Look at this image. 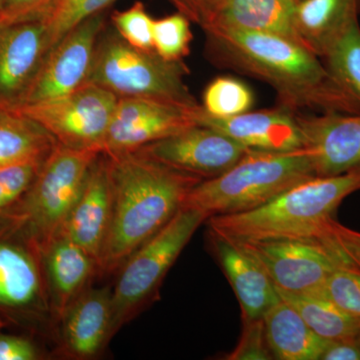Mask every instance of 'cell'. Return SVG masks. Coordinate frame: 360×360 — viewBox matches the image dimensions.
<instances>
[{
  "instance_id": "obj_1",
  "label": "cell",
  "mask_w": 360,
  "mask_h": 360,
  "mask_svg": "<svg viewBox=\"0 0 360 360\" xmlns=\"http://www.w3.org/2000/svg\"><path fill=\"white\" fill-rule=\"evenodd\" d=\"M205 32L217 63L266 82L283 106L360 113V103L336 82L321 58L297 42L233 28L210 27Z\"/></svg>"
},
{
  "instance_id": "obj_2",
  "label": "cell",
  "mask_w": 360,
  "mask_h": 360,
  "mask_svg": "<svg viewBox=\"0 0 360 360\" xmlns=\"http://www.w3.org/2000/svg\"><path fill=\"white\" fill-rule=\"evenodd\" d=\"M106 158L112 203L97 270L113 272L176 214L187 194L203 179L139 151Z\"/></svg>"
},
{
  "instance_id": "obj_3",
  "label": "cell",
  "mask_w": 360,
  "mask_h": 360,
  "mask_svg": "<svg viewBox=\"0 0 360 360\" xmlns=\"http://www.w3.org/2000/svg\"><path fill=\"white\" fill-rule=\"evenodd\" d=\"M360 189V172L315 176L290 187L265 205L206 219L210 233L236 241L321 239L333 213Z\"/></svg>"
},
{
  "instance_id": "obj_4",
  "label": "cell",
  "mask_w": 360,
  "mask_h": 360,
  "mask_svg": "<svg viewBox=\"0 0 360 360\" xmlns=\"http://www.w3.org/2000/svg\"><path fill=\"white\" fill-rule=\"evenodd\" d=\"M316 176L305 148L290 151L248 149L229 170L203 179L187 194L181 208L213 215L255 210L290 187Z\"/></svg>"
},
{
  "instance_id": "obj_5",
  "label": "cell",
  "mask_w": 360,
  "mask_h": 360,
  "mask_svg": "<svg viewBox=\"0 0 360 360\" xmlns=\"http://www.w3.org/2000/svg\"><path fill=\"white\" fill-rule=\"evenodd\" d=\"M187 75L184 60L167 61L155 51L135 49L115 30L99 37L86 82L118 97H146L194 108L200 104L186 84Z\"/></svg>"
},
{
  "instance_id": "obj_6",
  "label": "cell",
  "mask_w": 360,
  "mask_h": 360,
  "mask_svg": "<svg viewBox=\"0 0 360 360\" xmlns=\"http://www.w3.org/2000/svg\"><path fill=\"white\" fill-rule=\"evenodd\" d=\"M101 153L56 143L37 179L21 198L16 221L23 227L37 253L60 233Z\"/></svg>"
},
{
  "instance_id": "obj_7",
  "label": "cell",
  "mask_w": 360,
  "mask_h": 360,
  "mask_svg": "<svg viewBox=\"0 0 360 360\" xmlns=\"http://www.w3.org/2000/svg\"><path fill=\"white\" fill-rule=\"evenodd\" d=\"M208 219L193 208H180L155 236L130 255L120 267L111 290V335L131 321L151 300L168 270L193 234Z\"/></svg>"
},
{
  "instance_id": "obj_8",
  "label": "cell",
  "mask_w": 360,
  "mask_h": 360,
  "mask_svg": "<svg viewBox=\"0 0 360 360\" xmlns=\"http://www.w3.org/2000/svg\"><path fill=\"white\" fill-rule=\"evenodd\" d=\"M118 98L110 90L86 82L68 96L11 111L39 123L63 146L101 153Z\"/></svg>"
},
{
  "instance_id": "obj_9",
  "label": "cell",
  "mask_w": 360,
  "mask_h": 360,
  "mask_svg": "<svg viewBox=\"0 0 360 360\" xmlns=\"http://www.w3.org/2000/svg\"><path fill=\"white\" fill-rule=\"evenodd\" d=\"M236 243L257 260L276 290L285 292L319 295L328 276L345 269L333 248L319 239Z\"/></svg>"
},
{
  "instance_id": "obj_10",
  "label": "cell",
  "mask_w": 360,
  "mask_h": 360,
  "mask_svg": "<svg viewBox=\"0 0 360 360\" xmlns=\"http://www.w3.org/2000/svg\"><path fill=\"white\" fill-rule=\"evenodd\" d=\"M194 108L146 97H120L101 153H134L195 124Z\"/></svg>"
},
{
  "instance_id": "obj_11",
  "label": "cell",
  "mask_w": 360,
  "mask_h": 360,
  "mask_svg": "<svg viewBox=\"0 0 360 360\" xmlns=\"http://www.w3.org/2000/svg\"><path fill=\"white\" fill-rule=\"evenodd\" d=\"M104 22L103 13L91 16L52 47L20 108L68 96L86 82Z\"/></svg>"
},
{
  "instance_id": "obj_12",
  "label": "cell",
  "mask_w": 360,
  "mask_h": 360,
  "mask_svg": "<svg viewBox=\"0 0 360 360\" xmlns=\"http://www.w3.org/2000/svg\"><path fill=\"white\" fill-rule=\"evenodd\" d=\"M248 150L219 130L195 123L136 151L180 172L210 179L233 167Z\"/></svg>"
},
{
  "instance_id": "obj_13",
  "label": "cell",
  "mask_w": 360,
  "mask_h": 360,
  "mask_svg": "<svg viewBox=\"0 0 360 360\" xmlns=\"http://www.w3.org/2000/svg\"><path fill=\"white\" fill-rule=\"evenodd\" d=\"M51 49L44 20L0 25V110H14Z\"/></svg>"
},
{
  "instance_id": "obj_14",
  "label": "cell",
  "mask_w": 360,
  "mask_h": 360,
  "mask_svg": "<svg viewBox=\"0 0 360 360\" xmlns=\"http://www.w3.org/2000/svg\"><path fill=\"white\" fill-rule=\"evenodd\" d=\"M303 148L316 176H335L360 165V113L297 115Z\"/></svg>"
},
{
  "instance_id": "obj_15",
  "label": "cell",
  "mask_w": 360,
  "mask_h": 360,
  "mask_svg": "<svg viewBox=\"0 0 360 360\" xmlns=\"http://www.w3.org/2000/svg\"><path fill=\"white\" fill-rule=\"evenodd\" d=\"M193 118L196 124L219 130L248 149L290 151L303 148L302 130L296 115L285 106L214 118L205 115L198 105Z\"/></svg>"
},
{
  "instance_id": "obj_16",
  "label": "cell",
  "mask_w": 360,
  "mask_h": 360,
  "mask_svg": "<svg viewBox=\"0 0 360 360\" xmlns=\"http://www.w3.org/2000/svg\"><path fill=\"white\" fill-rule=\"evenodd\" d=\"M111 186L108 158L101 153L60 233L94 258L98 266L111 219Z\"/></svg>"
},
{
  "instance_id": "obj_17",
  "label": "cell",
  "mask_w": 360,
  "mask_h": 360,
  "mask_svg": "<svg viewBox=\"0 0 360 360\" xmlns=\"http://www.w3.org/2000/svg\"><path fill=\"white\" fill-rule=\"evenodd\" d=\"M210 245L240 305L243 321H255L281 298L264 269L231 239L210 233Z\"/></svg>"
},
{
  "instance_id": "obj_18",
  "label": "cell",
  "mask_w": 360,
  "mask_h": 360,
  "mask_svg": "<svg viewBox=\"0 0 360 360\" xmlns=\"http://www.w3.org/2000/svg\"><path fill=\"white\" fill-rule=\"evenodd\" d=\"M111 319V290L86 288L61 319L66 352L78 359L101 354L112 338Z\"/></svg>"
},
{
  "instance_id": "obj_19",
  "label": "cell",
  "mask_w": 360,
  "mask_h": 360,
  "mask_svg": "<svg viewBox=\"0 0 360 360\" xmlns=\"http://www.w3.org/2000/svg\"><path fill=\"white\" fill-rule=\"evenodd\" d=\"M39 255L46 269L52 310L61 321L71 303L86 290L97 270L96 262L63 233L52 239Z\"/></svg>"
},
{
  "instance_id": "obj_20",
  "label": "cell",
  "mask_w": 360,
  "mask_h": 360,
  "mask_svg": "<svg viewBox=\"0 0 360 360\" xmlns=\"http://www.w3.org/2000/svg\"><path fill=\"white\" fill-rule=\"evenodd\" d=\"M297 2L298 0H219L203 30L225 27L272 33L302 45L295 26Z\"/></svg>"
},
{
  "instance_id": "obj_21",
  "label": "cell",
  "mask_w": 360,
  "mask_h": 360,
  "mask_svg": "<svg viewBox=\"0 0 360 360\" xmlns=\"http://www.w3.org/2000/svg\"><path fill=\"white\" fill-rule=\"evenodd\" d=\"M359 9L360 0H300L295 26L300 44L321 58L329 44L356 20Z\"/></svg>"
},
{
  "instance_id": "obj_22",
  "label": "cell",
  "mask_w": 360,
  "mask_h": 360,
  "mask_svg": "<svg viewBox=\"0 0 360 360\" xmlns=\"http://www.w3.org/2000/svg\"><path fill=\"white\" fill-rule=\"evenodd\" d=\"M262 321L274 359L321 360L328 341L315 335L288 302L281 298L265 312Z\"/></svg>"
},
{
  "instance_id": "obj_23",
  "label": "cell",
  "mask_w": 360,
  "mask_h": 360,
  "mask_svg": "<svg viewBox=\"0 0 360 360\" xmlns=\"http://www.w3.org/2000/svg\"><path fill=\"white\" fill-rule=\"evenodd\" d=\"M40 292L41 277L32 253L15 243L0 241V307H30Z\"/></svg>"
},
{
  "instance_id": "obj_24",
  "label": "cell",
  "mask_w": 360,
  "mask_h": 360,
  "mask_svg": "<svg viewBox=\"0 0 360 360\" xmlns=\"http://www.w3.org/2000/svg\"><path fill=\"white\" fill-rule=\"evenodd\" d=\"M56 143L47 130L27 116L0 110V168L46 158Z\"/></svg>"
},
{
  "instance_id": "obj_25",
  "label": "cell",
  "mask_w": 360,
  "mask_h": 360,
  "mask_svg": "<svg viewBox=\"0 0 360 360\" xmlns=\"http://www.w3.org/2000/svg\"><path fill=\"white\" fill-rule=\"evenodd\" d=\"M276 291L279 297L290 304L322 340L335 341L360 338V321L338 309L323 295Z\"/></svg>"
},
{
  "instance_id": "obj_26",
  "label": "cell",
  "mask_w": 360,
  "mask_h": 360,
  "mask_svg": "<svg viewBox=\"0 0 360 360\" xmlns=\"http://www.w3.org/2000/svg\"><path fill=\"white\" fill-rule=\"evenodd\" d=\"M321 58L336 82L360 103V26L357 18L329 44Z\"/></svg>"
},
{
  "instance_id": "obj_27",
  "label": "cell",
  "mask_w": 360,
  "mask_h": 360,
  "mask_svg": "<svg viewBox=\"0 0 360 360\" xmlns=\"http://www.w3.org/2000/svg\"><path fill=\"white\" fill-rule=\"evenodd\" d=\"M253 103L255 96L245 82L234 77H219L206 86L200 106L210 117L227 118L248 112Z\"/></svg>"
},
{
  "instance_id": "obj_28",
  "label": "cell",
  "mask_w": 360,
  "mask_h": 360,
  "mask_svg": "<svg viewBox=\"0 0 360 360\" xmlns=\"http://www.w3.org/2000/svg\"><path fill=\"white\" fill-rule=\"evenodd\" d=\"M116 0H56L44 18L51 39V49L63 37L91 16L103 13V9Z\"/></svg>"
},
{
  "instance_id": "obj_29",
  "label": "cell",
  "mask_w": 360,
  "mask_h": 360,
  "mask_svg": "<svg viewBox=\"0 0 360 360\" xmlns=\"http://www.w3.org/2000/svg\"><path fill=\"white\" fill-rule=\"evenodd\" d=\"M188 18L177 13L153 22V51L167 61H182L191 51L193 33Z\"/></svg>"
},
{
  "instance_id": "obj_30",
  "label": "cell",
  "mask_w": 360,
  "mask_h": 360,
  "mask_svg": "<svg viewBox=\"0 0 360 360\" xmlns=\"http://www.w3.org/2000/svg\"><path fill=\"white\" fill-rule=\"evenodd\" d=\"M115 32L127 44L141 49L153 51V22L141 2H136L129 8L112 14Z\"/></svg>"
},
{
  "instance_id": "obj_31",
  "label": "cell",
  "mask_w": 360,
  "mask_h": 360,
  "mask_svg": "<svg viewBox=\"0 0 360 360\" xmlns=\"http://www.w3.org/2000/svg\"><path fill=\"white\" fill-rule=\"evenodd\" d=\"M319 295L360 321V274L347 269H336L326 279Z\"/></svg>"
},
{
  "instance_id": "obj_32",
  "label": "cell",
  "mask_w": 360,
  "mask_h": 360,
  "mask_svg": "<svg viewBox=\"0 0 360 360\" xmlns=\"http://www.w3.org/2000/svg\"><path fill=\"white\" fill-rule=\"evenodd\" d=\"M45 158H37L0 168V212L20 202L37 179Z\"/></svg>"
},
{
  "instance_id": "obj_33",
  "label": "cell",
  "mask_w": 360,
  "mask_h": 360,
  "mask_svg": "<svg viewBox=\"0 0 360 360\" xmlns=\"http://www.w3.org/2000/svg\"><path fill=\"white\" fill-rule=\"evenodd\" d=\"M319 240L333 248L345 269L360 274V232L330 220Z\"/></svg>"
},
{
  "instance_id": "obj_34",
  "label": "cell",
  "mask_w": 360,
  "mask_h": 360,
  "mask_svg": "<svg viewBox=\"0 0 360 360\" xmlns=\"http://www.w3.org/2000/svg\"><path fill=\"white\" fill-rule=\"evenodd\" d=\"M229 360L274 359L270 352L262 319L243 321V330L236 349L227 355Z\"/></svg>"
},
{
  "instance_id": "obj_35",
  "label": "cell",
  "mask_w": 360,
  "mask_h": 360,
  "mask_svg": "<svg viewBox=\"0 0 360 360\" xmlns=\"http://www.w3.org/2000/svg\"><path fill=\"white\" fill-rule=\"evenodd\" d=\"M56 0H0V25L42 20Z\"/></svg>"
},
{
  "instance_id": "obj_36",
  "label": "cell",
  "mask_w": 360,
  "mask_h": 360,
  "mask_svg": "<svg viewBox=\"0 0 360 360\" xmlns=\"http://www.w3.org/2000/svg\"><path fill=\"white\" fill-rule=\"evenodd\" d=\"M37 356V348L30 340L0 335V360H34Z\"/></svg>"
},
{
  "instance_id": "obj_37",
  "label": "cell",
  "mask_w": 360,
  "mask_h": 360,
  "mask_svg": "<svg viewBox=\"0 0 360 360\" xmlns=\"http://www.w3.org/2000/svg\"><path fill=\"white\" fill-rule=\"evenodd\" d=\"M179 13L205 28L219 0H169Z\"/></svg>"
},
{
  "instance_id": "obj_38",
  "label": "cell",
  "mask_w": 360,
  "mask_h": 360,
  "mask_svg": "<svg viewBox=\"0 0 360 360\" xmlns=\"http://www.w3.org/2000/svg\"><path fill=\"white\" fill-rule=\"evenodd\" d=\"M321 360H360V338L328 341Z\"/></svg>"
},
{
  "instance_id": "obj_39",
  "label": "cell",
  "mask_w": 360,
  "mask_h": 360,
  "mask_svg": "<svg viewBox=\"0 0 360 360\" xmlns=\"http://www.w3.org/2000/svg\"><path fill=\"white\" fill-rule=\"evenodd\" d=\"M354 169L356 170V172H360V165H359V167H354Z\"/></svg>"
},
{
  "instance_id": "obj_40",
  "label": "cell",
  "mask_w": 360,
  "mask_h": 360,
  "mask_svg": "<svg viewBox=\"0 0 360 360\" xmlns=\"http://www.w3.org/2000/svg\"><path fill=\"white\" fill-rule=\"evenodd\" d=\"M298 1H300V0H298Z\"/></svg>"
}]
</instances>
